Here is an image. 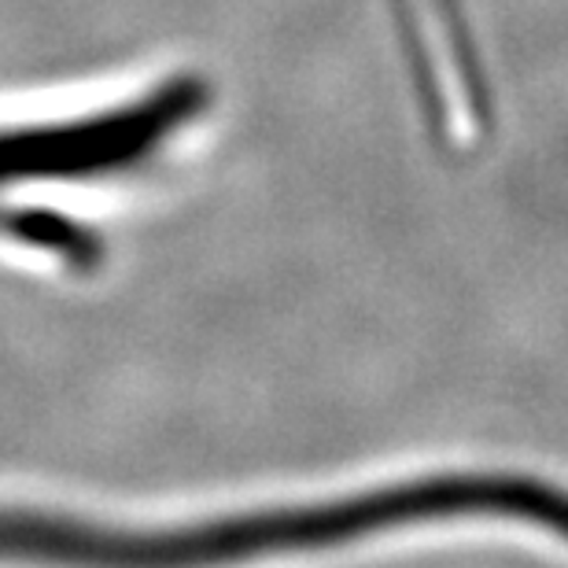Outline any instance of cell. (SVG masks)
<instances>
[{
  "label": "cell",
  "instance_id": "6da1fadb",
  "mask_svg": "<svg viewBox=\"0 0 568 568\" xmlns=\"http://www.w3.org/2000/svg\"><path fill=\"white\" fill-rule=\"evenodd\" d=\"M214 108L203 74L178 71L93 115L0 133V185L93 181L152 163Z\"/></svg>",
  "mask_w": 568,
  "mask_h": 568
}]
</instances>
